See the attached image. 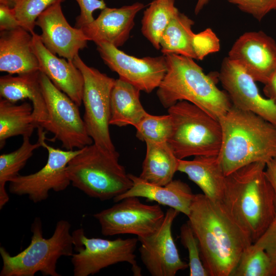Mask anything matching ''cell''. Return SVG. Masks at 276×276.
<instances>
[{"instance_id": "obj_1", "label": "cell", "mask_w": 276, "mask_h": 276, "mask_svg": "<svg viewBox=\"0 0 276 276\" xmlns=\"http://www.w3.org/2000/svg\"><path fill=\"white\" fill-rule=\"evenodd\" d=\"M188 220L209 276H231L243 250L253 243L222 202L195 194Z\"/></svg>"}, {"instance_id": "obj_2", "label": "cell", "mask_w": 276, "mask_h": 276, "mask_svg": "<svg viewBox=\"0 0 276 276\" xmlns=\"http://www.w3.org/2000/svg\"><path fill=\"white\" fill-rule=\"evenodd\" d=\"M266 164L253 163L226 176L222 203L254 243L276 217L274 192Z\"/></svg>"}, {"instance_id": "obj_3", "label": "cell", "mask_w": 276, "mask_h": 276, "mask_svg": "<svg viewBox=\"0 0 276 276\" xmlns=\"http://www.w3.org/2000/svg\"><path fill=\"white\" fill-rule=\"evenodd\" d=\"M222 139L218 158L226 176L247 165L276 157V126L232 105L219 119Z\"/></svg>"}, {"instance_id": "obj_4", "label": "cell", "mask_w": 276, "mask_h": 276, "mask_svg": "<svg viewBox=\"0 0 276 276\" xmlns=\"http://www.w3.org/2000/svg\"><path fill=\"white\" fill-rule=\"evenodd\" d=\"M165 55L167 71L157 90L164 107L187 101L218 120L229 110L231 100L225 90L217 86L213 75H206L193 58L176 54Z\"/></svg>"}, {"instance_id": "obj_5", "label": "cell", "mask_w": 276, "mask_h": 276, "mask_svg": "<svg viewBox=\"0 0 276 276\" xmlns=\"http://www.w3.org/2000/svg\"><path fill=\"white\" fill-rule=\"evenodd\" d=\"M71 227L68 221L59 220L52 236L46 239L41 219L35 217L31 226V242L27 248L12 256L5 247H0L3 263L0 276H34L38 272L44 276H60L57 271L58 260L74 254Z\"/></svg>"}, {"instance_id": "obj_6", "label": "cell", "mask_w": 276, "mask_h": 276, "mask_svg": "<svg viewBox=\"0 0 276 276\" xmlns=\"http://www.w3.org/2000/svg\"><path fill=\"white\" fill-rule=\"evenodd\" d=\"M119 157L94 143L84 147L67 164L71 184L89 197L101 201L113 199L133 185Z\"/></svg>"}, {"instance_id": "obj_7", "label": "cell", "mask_w": 276, "mask_h": 276, "mask_svg": "<svg viewBox=\"0 0 276 276\" xmlns=\"http://www.w3.org/2000/svg\"><path fill=\"white\" fill-rule=\"evenodd\" d=\"M173 127L168 143L176 156L218 155L222 132L218 120L187 101H179L168 108Z\"/></svg>"}, {"instance_id": "obj_8", "label": "cell", "mask_w": 276, "mask_h": 276, "mask_svg": "<svg viewBox=\"0 0 276 276\" xmlns=\"http://www.w3.org/2000/svg\"><path fill=\"white\" fill-rule=\"evenodd\" d=\"M84 79L83 121L94 143L104 151L119 155L111 140L109 125L110 95L116 79L86 65L79 55L73 60Z\"/></svg>"}, {"instance_id": "obj_9", "label": "cell", "mask_w": 276, "mask_h": 276, "mask_svg": "<svg viewBox=\"0 0 276 276\" xmlns=\"http://www.w3.org/2000/svg\"><path fill=\"white\" fill-rule=\"evenodd\" d=\"M72 235L76 251L71 257L74 276L93 275L120 262L130 264L134 275H142L134 254L138 238L115 240L88 238L82 228L75 230Z\"/></svg>"}, {"instance_id": "obj_10", "label": "cell", "mask_w": 276, "mask_h": 276, "mask_svg": "<svg viewBox=\"0 0 276 276\" xmlns=\"http://www.w3.org/2000/svg\"><path fill=\"white\" fill-rule=\"evenodd\" d=\"M39 82L48 114L47 131L67 150L80 149L94 143L89 136L79 106L40 71Z\"/></svg>"}, {"instance_id": "obj_11", "label": "cell", "mask_w": 276, "mask_h": 276, "mask_svg": "<svg viewBox=\"0 0 276 276\" xmlns=\"http://www.w3.org/2000/svg\"><path fill=\"white\" fill-rule=\"evenodd\" d=\"M41 146L48 151L45 165L37 172L26 175H19L9 182V191L18 196L27 195L34 203L46 200L51 190L64 191L71 184L66 172L68 162L81 151L55 148L45 142V131L37 130Z\"/></svg>"}, {"instance_id": "obj_12", "label": "cell", "mask_w": 276, "mask_h": 276, "mask_svg": "<svg viewBox=\"0 0 276 276\" xmlns=\"http://www.w3.org/2000/svg\"><path fill=\"white\" fill-rule=\"evenodd\" d=\"M117 202L93 215L103 236L132 234L138 238H145L155 232L165 218V213L159 204L143 203L137 197Z\"/></svg>"}, {"instance_id": "obj_13", "label": "cell", "mask_w": 276, "mask_h": 276, "mask_svg": "<svg viewBox=\"0 0 276 276\" xmlns=\"http://www.w3.org/2000/svg\"><path fill=\"white\" fill-rule=\"evenodd\" d=\"M100 57L119 78L139 89L150 93L157 88L166 71L165 55L139 58L129 55L108 42L96 44Z\"/></svg>"}, {"instance_id": "obj_14", "label": "cell", "mask_w": 276, "mask_h": 276, "mask_svg": "<svg viewBox=\"0 0 276 276\" xmlns=\"http://www.w3.org/2000/svg\"><path fill=\"white\" fill-rule=\"evenodd\" d=\"M218 77L233 106L255 113L276 126V103L261 95L256 82L239 64L225 58Z\"/></svg>"}, {"instance_id": "obj_15", "label": "cell", "mask_w": 276, "mask_h": 276, "mask_svg": "<svg viewBox=\"0 0 276 276\" xmlns=\"http://www.w3.org/2000/svg\"><path fill=\"white\" fill-rule=\"evenodd\" d=\"M180 213L170 208L159 228L152 234L138 238L141 259L152 276H174L189 264L183 261L172 235V223Z\"/></svg>"}, {"instance_id": "obj_16", "label": "cell", "mask_w": 276, "mask_h": 276, "mask_svg": "<svg viewBox=\"0 0 276 276\" xmlns=\"http://www.w3.org/2000/svg\"><path fill=\"white\" fill-rule=\"evenodd\" d=\"M227 57L265 84L276 70V42L263 31L247 32L234 42Z\"/></svg>"}, {"instance_id": "obj_17", "label": "cell", "mask_w": 276, "mask_h": 276, "mask_svg": "<svg viewBox=\"0 0 276 276\" xmlns=\"http://www.w3.org/2000/svg\"><path fill=\"white\" fill-rule=\"evenodd\" d=\"M36 26L41 30L39 35L44 46L53 54L73 61L88 41L81 28L72 27L65 17L61 3L43 11L37 18Z\"/></svg>"}, {"instance_id": "obj_18", "label": "cell", "mask_w": 276, "mask_h": 276, "mask_svg": "<svg viewBox=\"0 0 276 276\" xmlns=\"http://www.w3.org/2000/svg\"><path fill=\"white\" fill-rule=\"evenodd\" d=\"M144 7L142 3L136 2L118 8L106 7L97 18L80 28L88 41L96 44L108 42L119 48L128 39L135 17Z\"/></svg>"}, {"instance_id": "obj_19", "label": "cell", "mask_w": 276, "mask_h": 276, "mask_svg": "<svg viewBox=\"0 0 276 276\" xmlns=\"http://www.w3.org/2000/svg\"><path fill=\"white\" fill-rule=\"evenodd\" d=\"M32 48L39 63V71L79 107L82 103L83 77L73 60L58 57L42 42L39 35L32 33Z\"/></svg>"}, {"instance_id": "obj_20", "label": "cell", "mask_w": 276, "mask_h": 276, "mask_svg": "<svg viewBox=\"0 0 276 276\" xmlns=\"http://www.w3.org/2000/svg\"><path fill=\"white\" fill-rule=\"evenodd\" d=\"M32 34L20 27L0 33V71L21 75L39 71Z\"/></svg>"}, {"instance_id": "obj_21", "label": "cell", "mask_w": 276, "mask_h": 276, "mask_svg": "<svg viewBox=\"0 0 276 276\" xmlns=\"http://www.w3.org/2000/svg\"><path fill=\"white\" fill-rule=\"evenodd\" d=\"M132 181V187L113 199L114 202L129 197H144L167 205L188 216L195 194L186 183L179 179H173L165 186L149 183L139 176L129 174Z\"/></svg>"}, {"instance_id": "obj_22", "label": "cell", "mask_w": 276, "mask_h": 276, "mask_svg": "<svg viewBox=\"0 0 276 276\" xmlns=\"http://www.w3.org/2000/svg\"><path fill=\"white\" fill-rule=\"evenodd\" d=\"M40 71L13 76L9 74L0 78L1 98L16 103L29 99L33 108L37 129L45 130L48 114L44 98L39 82Z\"/></svg>"}, {"instance_id": "obj_23", "label": "cell", "mask_w": 276, "mask_h": 276, "mask_svg": "<svg viewBox=\"0 0 276 276\" xmlns=\"http://www.w3.org/2000/svg\"><path fill=\"white\" fill-rule=\"evenodd\" d=\"M178 171L187 174L210 200L222 202L226 175L218 155L196 156L191 160L179 159Z\"/></svg>"}, {"instance_id": "obj_24", "label": "cell", "mask_w": 276, "mask_h": 276, "mask_svg": "<svg viewBox=\"0 0 276 276\" xmlns=\"http://www.w3.org/2000/svg\"><path fill=\"white\" fill-rule=\"evenodd\" d=\"M140 90L119 78L116 79L110 95V125L134 127L148 113L140 99Z\"/></svg>"}, {"instance_id": "obj_25", "label": "cell", "mask_w": 276, "mask_h": 276, "mask_svg": "<svg viewBox=\"0 0 276 276\" xmlns=\"http://www.w3.org/2000/svg\"><path fill=\"white\" fill-rule=\"evenodd\" d=\"M146 153L139 177L151 184L165 186L178 171L179 159L167 142H147Z\"/></svg>"}, {"instance_id": "obj_26", "label": "cell", "mask_w": 276, "mask_h": 276, "mask_svg": "<svg viewBox=\"0 0 276 276\" xmlns=\"http://www.w3.org/2000/svg\"><path fill=\"white\" fill-rule=\"evenodd\" d=\"M33 105L25 102L17 105L4 99L0 101V148L6 140L17 135L30 137L37 126Z\"/></svg>"}, {"instance_id": "obj_27", "label": "cell", "mask_w": 276, "mask_h": 276, "mask_svg": "<svg viewBox=\"0 0 276 276\" xmlns=\"http://www.w3.org/2000/svg\"><path fill=\"white\" fill-rule=\"evenodd\" d=\"M194 22L179 11L172 19L160 40L164 55L176 54L196 59L194 50L195 34L192 28Z\"/></svg>"}, {"instance_id": "obj_28", "label": "cell", "mask_w": 276, "mask_h": 276, "mask_svg": "<svg viewBox=\"0 0 276 276\" xmlns=\"http://www.w3.org/2000/svg\"><path fill=\"white\" fill-rule=\"evenodd\" d=\"M179 12L174 0H154L144 12L142 33L156 49L165 30Z\"/></svg>"}, {"instance_id": "obj_29", "label": "cell", "mask_w": 276, "mask_h": 276, "mask_svg": "<svg viewBox=\"0 0 276 276\" xmlns=\"http://www.w3.org/2000/svg\"><path fill=\"white\" fill-rule=\"evenodd\" d=\"M30 137L24 136L19 148L0 155V210L3 209L10 199L5 188L6 183L19 175V171L32 157L34 151L41 147L38 141L35 144L31 143Z\"/></svg>"}, {"instance_id": "obj_30", "label": "cell", "mask_w": 276, "mask_h": 276, "mask_svg": "<svg viewBox=\"0 0 276 276\" xmlns=\"http://www.w3.org/2000/svg\"><path fill=\"white\" fill-rule=\"evenodd\" d=\"M231 276H276V264L252 243L243 250Z\"/></svg>"}, {"instance_id": "obj_31", "label": "cell", "mask_w": 276, "mask_h": 276, "mask_svg": "<svg viewBox=\"0 0 276 276\" xmlns=\"http://www.w3.org/2000/svg\"><path fill=\"white\" fill-rule=\"evenodd\" d=\"M172 119L169 114L153 116L147 113L135 127L136 136L145 143L168 142L172 133Z\"/></svg>"}, {"instance_id": "obj_32", "label": "cell", "mask_w": 276, "mask_h": 276, "mask_svg": "<svg viewBox=\"0 0 276 276\" xmlns=\"http://www.w3.org/2000/svg\"><path fill=\"white\" fill-rule=\"evenodd\" d=\"M63 1L17 0L13 9L21 27L32 34L34 32L38 17L50 7Z\"/></svg>"}, {"instance_id": "obj_33", "label": "cell", "mask_w": 276, "mask_h": 276, "mask_svg": "<svg viewBox=\"0 0 276 276\" xmlns=\"http://www.w3.org/2000/svg\"><path fill=\"white\" fill-rule=\"evenodd\" d=\"M180 238L182 244L188 251L190 275L209 276L201 259L198 240L188 221L180 228Z\"/></svg>"}, {"instance_id": "obj_34", "label": "cell", "mask_w": 276, "mask_h": 276, "mask_svg": "<svg viewBox=\"0 0 276 276\" xmlns=\"http://www.w3.org/2000/svg\"><path fill=\"white\" fill-rule=\"evenodd\" d=\"M220 48L219 39L211 29L195 34L194 50L196 59L202 60L209 54L219 51Z\"/></svg>"}, {"instance_id": "obj_35", "label": "cell", "mask_w": 276, "mask_h": 276, "mask_svg": "<svg viewBox=\"0 0 276 276\" xmlns=\"http://www.w3.org/2000/svg\"><path fill=\"white\" fill-rule=\"evenodd\" d=\"M242 11L261 21L269 12L276 10V0H227Z\"/></svg>"}, {"instance_id": "obj_36", "label": "cell", "mask_w": 276, "mask_h": 276, "mask_svg": "<svg viewBox=\"0 0 276 276\" xmlns=\"http://www.w3.org/2000/svg\"><path fill=\"white\" fill-rule=\"evenodd\" d=\"M80 8L79 15L76 17L75 27L80 28L92 22L94 19L93 13L97 10L106 8L104 0H75Z\"/></svg>"}, {"instance_id": "obj_37", "label": "cell", "mask_w": 276, "mask_h": 276, "mask_svg": "<svg viewBox=\"0 0 276 276\" xmlns=\"http://www.w3.org/2000/svg\"><path fill=\"white\" fill-rule=\"evenodd\" d=\"M254 244L263 249L276 264V218Z\"/></svg>"}, {"instance_id": "obj_38", "label": "cell", "mask_w": 276, "mask_h": 276, "mask_svg": "<svg viewBox=\"0 0 276 276\" xmlns=\"http://www.w3.org/2000/svg\"><path fill=\"white\" fill-rule=\"evenodd\" d=\"M20 27L13 9L0 4V31H9Z\"/></svg>"}, {"instance_id": "obj_39", "label": "cell", "mask_w": 276, "mask_h": 276, "mask_svg": "<svg viewBox=\"0 0 276 276\" xmlns=\"http://www.w3.org/2000/svg\"><path fill=\"white\" fill-rule=\"evenodd\" d=\"M265 173L273 188L275 195L276 206V157L266 163Z\"/></svg>"}, {"instance_id": "obj_40", "label": "cell", "mask_w": 276, "mask_h": 276, "mask_svg": "<svg viewBox=\"0 0 276 276\" xmlns=\"http://www.w3.org/2000/svg\"><path fill=\"white\" fill-rule=\"evenodd\" d=\"M263 92L266 97L271 99L276 103V70L264 84Z\"/></svg>"}, {"instance_id": "obj_41", "label": "cell", "mask_w": 276, "mask_h": 276, "mask_svg": "<svg viewBox=\"0 0 276 276\" xmlns=\"http://www.w3.org/2000/svg\"><path fill=\"white\" fill-rule=\"evenodd\" d=\"M210 0H197L195 8V13L197 14Z\"/></svg>"}, {"instance_id": "obj_42", "label": "cell", "mask_w": 276, "mask_h": 276, "mask_svg": "<svg viewBox=\"0 0 276 276\" xmlns=\"http://www.w3.org/2000/svg\"><path fill=\"white\" fill-rule=\"evenodd\" d=\"M17 2V0H0V4H3L14 8Z\"/></svg>"}]
</instances>
